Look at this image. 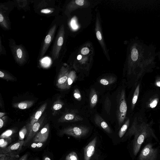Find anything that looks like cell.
I'll return each instance as SVG.
<instances>
[{
  "label": "cell",
  "instance_id": "cell-1",
  "mask_svg": "<svg viewBox=\"0 0 160 160\" xmlns=\"http://www.w3.org/2000/svg\"><path fill=\"white\" fill-rule=\"evenodd\" d=\"M153 124V120L148 122L142 111L134 117L132 125L126 135L129 137L134 136L132 152L134 156L138 152L146 138L152 137L157 140L152 128Z\"/></svg>",
  "mask_w": 160,
  "mask_h": 160
},
{
  "label": "cell",
  "instance_id": "cell-2",
  "mask_svg": "<svg viewBox=\"0 0 160 160\" xmlns=\"http://www.w3.org/2000/svg\"><path fill=\"white\" fill-rule=\"evenodd\" d=\"M116 115L119 126L122 124L126 118L127 106L125 99V92L122 89L118 95Z\"/></svg>",
  "mask_w": 160,
  "mask_h": 160
},
{
  "label": "cell",
  "instance_id": "cell-3",
  "mask_svg": "<svg viewBox=\"0 0 160 160\" xmlns=\"http://www.w3.org/2000/svg\"><path fill=\"white\" fill-rule=\"evenodd\" d=\"M89 132L88 127L82 126L69 127L63 130L62 134L72 136L77 138H80L85 136Z\"/></svg>",
  "mask_w": 160,
  "mask_h": 160
},
{
  "label": "cell",
  "instance_id": "cell-4",
  "mask_svg": "<svg viewBox=\"0 0 160 160\" xmlns=\"http://www.w3.org/2000/svg\"><path fill=\"white\" fill-rule=\"evenodd\" d=\"M158 149L154 148L151 143L147 144L142 150L138 157L139 160H156Z\"/></svg>",
  "mask_w": 160,
  "mask_h": 160
},
{
  "label": "cell",
  "instance_id": "cell-5",
  "mask_svg": "<svg viewBox=\"0 0 160 160\" xmlns=\"http://www.w3.org/2000/svg\"><path fill=\"white\" fill-rule=\"evenodd\" d=\"M64 27L62 26L58 31L52 52V58L53 60L58 59L59 52L63 42Z\"/></svg>",
  "mask_w": 160,
  "mask_h": 160
},
{
  "label": "cell",
  "instance_id": "cell-6",
  "mask_svg": "<svg viewBox=\"0 0 160 160\" xmlns=\"http://www.w3.org/2000/svg\"><path fill=\"white\" fill-rule=\"evenodd\" d=\"M57 28L56 24L54 25L49 31L46 36L41 52L40 57H43L46 52L52 40Z\"/></svg>",
  "mask_w": 160,
  "mask_h": 160
},
{
  "label": "cell",
  "instance_id": "cell-7",
  "mask_svg": "<svg viewBox=\"0 0 160 160\" xmlns=\"http://www.w3.org/2000/svg\"><path fill=\"white\" fill-rule=\"evenodd\" d=\"M24 140H19L4 148L1 149L0 154L11 153L17 154V153L21 150L22 147L24 145Z\"/></svg>",
  "mask_w": 160,
  "mask_h": 160
},
{
  "label": "cell",
  "instance_id": "cell-8",
  "mask_svg": "<svg viewBox=\"0 0 160 160\" xmlns=\"http://www.w3.org/2000/svg\"><path fill=\"white\" fill-rule=\"evenodd\" d=\"M12 54L15 60L18 62H23L25 59V51L21 45L11 46Z\"/></svg>",
  "mask_w": 160,
  "mask_h": 160
},
{
  "label": "cell",
  "instance_id": "cell-9",
  "mask_svg": "<svg viewBox=\"0 0 160 160\" xmlns=\"http://www.w3.org/2000/svg\"><path fill=\"white\" fill-rule=\"evenodd\" d=\"M97 137L94 138L84 148V160H90L94 153Z\"/></svg>",
  "mask_w": 160,
  "mask_h": 160
},
{
  "label": "cell",
  "instance_id": "cell-10",
  "mask_svg": "<svg viewBox=\"0 0 160 160\" xmlns=\"http://www.w3.org/2000/svg\"><path fill=\"white\" fill-rule=\"evenodd\" d=\"M48 134L49 128L46 126L37 134L33 139V141L36 142H44L48 139Z\"/></svg>",
  "mask_w": 160,
  "mask_h": 160
},
{
  "label": "cell",
  "instance_id": "cell-11",
  "mask_svg": "<svg viewBox=\"0 0 160 160\" xmlns=\"http://www.w3.org/2000/svg\"><path fill=\"white\" fill-rule=\"evenodd\" d=\"M94 120L96 124L105 132L109 133L112 132L109 126L100 115L96 114L94 116Z\"/></svg>",
  "mask_w": 160,
  "mask_h": 160
},
{
  "label": "cell",
  "instance_id": "cell-12",
  "mask_svg": "<svg viewBox=\"0 0 160 160\" xmlns=\"http://www.w3.org/2000/svg\"><path fill=\"white\" fill-rule=\"evenodd\" d=\"M159 94L156 93L152 95V96L149 98L147 101L145 102V106L144 107L148 109L154 108L157 105L159 100L160 96Z\"/></svg>",
  "mask_w": 160,
  "mask_h": 160
},
{
  "label": "cell",
  "instance_id": "cell-13",
  "mask_svg": "<svg viewBox=\"0 0 160 160\" xmlns=\"http://www.w3.org/2000/svg\"><path fill=\"white\" fill-rule=\"evenodd\" d=\"M40 126V124L39 122H36L33 125L29 131L27 138L24 141V145H25L32 139L39 130Z\"/></svg>",
  "mask_w": 160,
  "mask_h": 160
},
{
  "label": "cell",
  "instance_id": "cell-14",
  "mask_svg": "<svg viewBox=\"0 0 160 160\" xmlns=\"http://www.w3.org/2000/svg\"><path fill=\"white\" fill-rule=\"evenodd\" d=\"M83 119L80 116L75 113H68L63 117V120L66 122H78L82 121Z\"/></svg>",
  "mask_w": 160,
  "mask_h": 160
},
{
  "label": "cell",
  "instance_id": "cell-15",
  "mask_svg": "<svg viewBox=\"0 0 160 160\" xmlns=\"http://www.w3.org/2000/svg\"><path fill=\"white\" fill-rule=\"evenodd\" d=\"M140 82L138 83L133 93L131 103V109L132 110L134 109L138 99L140 92Z\"/></svg>",
  "mask_w": 160,
  "mask_h": 160
},
{
  "label": "cell",
  "instance_id": "cell-16",
  "mask_svg": "<svg viewBox=\"0 0 160 160\" xmlns=\"http://www.w3.org/2000/svg\"><path fill=\"white\" fill-rule=\"evenodd\" d=\"M90 104L91 108L95 107L98 102V95L95 89L92 88L90 93Z\"/></svg>",
  "mask_w": 160,
  "mask_h": 160
},
{
  "label": "cell",
  "instance_id": "cell-17",
  "mask_svg": "<svg viewBox=\"0 0 160 160\" xmlns=\"http://www.w3.org/2000/svg\"><path fill=\"white\" fill-rule=\"evenodd\" d=\"M19 155L14 153L0 154V160H18Z\"/></svg>",
  "mask_w": 160,
  "mask_h": 160
},
{
  "label": "cell",
  "instance_id": "cell-18",
  "mask_svg": "<svg viewBox=\"0 0 160 160\" xmlns=\"http://www.w3.org/2000/svg\"><path fill=\"white\" fill-rule=\"evenodd\" d=\"M130 119L128 118L122 125L118 132V136L120 138H122L126 132L130 124Z\"/></svg>",
  "mask_w": 160,
  "mask_h": 160
},
{
  "label": "cell",
  "instance_id": "cell-19",
  "mask_svg": "<svg viewBox=\"0 0 160 160\" xmlns=\"http://www.w3.org/2000/svg\"><path fill=\"white\" fill-rule=\"evenodd\" d=\"M76 75L74 71L71 72L68 74V78L66 83V87L69 88L76 78Z\"/></svg>",
  "mask_w": 160,
  "mask_h": 160
},
{
  "label": "cell",
  "instance_id": "cell-20",
  "mask_svg": "<svg viewBox=\"0 0 160 160\" xmlns=\"http://www.w3.org/2000/svg\"><path fill=\"white\" fill-rule=\"evenodd\" d=\"M116 78L115 77H110L101 79L100 82L103 85H106L114 83L116 81Z\"/></svg>",
  "mask_w": 160,
  "mask_h": 160
},
{
  "label": "cell",
  "instance_id": "cell-21",
  "mask_svg": "<svg viewBox=\"0 0 160 160\" xmlns=\"http://www.w3.org/2000/svg\"><path fill=\"white\" fill-rule=\"evenodd\" d=\"M12 139L9 137L7 138H0V147L1 149H3L5 148L9 143L11 142Z\"/></svg>",
  "mask_w": 160,
  "mask_h": 160
},
{
  "label": "cell",
  "instance_id": "cell-22",
  "mask_svg": "<svg viewBox=\"0 0 160 160\" xmlns=\"http://www.w3.org/2000/svg\"><path fill=\"white\" fill-rule=\"evenodd\" d=\"M7 21L6 20V18L4 16L3 14L1 11L0 13V24L3 27L8 29V27Z\"/></svg>",
  "mask_w": 160,
  "mask_h": 160
},
{
  "label": "cell",
  "instance_id": "cell-23",
  "mask_svg": "<svg viewBox=\"0 0 160 160\" xmlns=\"http://www.w3.org/2000/svg\"><path fill=\"white\" fill-rule=\"evenodd\" d=\"M104 108L108 114H110L111 107V102L110 99L107 97L104 102Z\"/></svg>",
  "mask_w": 160,
  "mask_h": 160
},
{
  "label": "cell",
  "instance_id": "cell-24",
  "mask_svg": "<svg viewBox=\"0 0 160 160\" xmlns=\"http://www.w3.org/2000/svg\"><path fill=\"white\" fill-rule=\"evenodd\" d=\"M66 160H79L77 154L75 152H72L66 157Z\"/></svg>",
  "mask_w": 160,
  "mask_h": 160
},
{
  "label": "cell",
  "instance_id": "cell-25",
  "mask_svg": "<svg viewBox=\"0 0 160 160\" xmlns=\"http://www.w3.org/2000/svg\"><path fill=\"white\" fill-rule=\"evenodd\" d=\"M138 52L137 49L133 48L132 49L131 53V57L132 60L134 61H136L138 59Z\"/></svg>",
  "mask_w": 160,
  "mask_h": 160
},
{
  "label": "cell",
  "instance_id": "cell-26",
  "mask_svg": "<svg viewBox=\"0 0 160 160\" xmlns=\"http://www.w3.org/2000/svg\"><path fill=\"white\" fill-rule=\"evenodd\" d=\"M68 74L67 70L65 71L64 74L58 80V82L60 84L65 83L67 80Z\"/></svg>",
  "mask_w": 160,
  "mask_h": 160
},
{
  "label": "cell",
  "instance_id": "cell-27",
  "mask_svg": "<svg viewBox=\"0 0 160 160\" xmlns=\"http://www.w3.org/2000/svg\"><path fill=\"white\" fill-rule=\"evenodd\" d=\"M12 133L13 131L12 130H7L1 134L0 137V138H9Z\"/></svg>",
  "mask_w": 160,
  "mask_h": 160
},
{
  "label": "cell",
  "instance_id": "cell-28",
  "mask_svg": "<svg viewBox=\"0 0 160 160\" xmlns=\"http://www.w3.org/2000/svg\"><path fill=\"white\" fill-rule=\"evenodd\" d=\"M74 98L78 101H80L82 99V96L78 89H75L73 92Z\"/></svg>",
  "mask_w": 160,
  "mask_h": 160
},
{
  "label": "cell",
  "instance_id": "cell-29",
  "mask_svg": "<svg viewBox=\"0 0 160 160\" xmlns=\"http://www.w3.org/2000/svg\"><path fill=\"white\" fill-rule=\"evenodd\" d=\"M27 130L25 128H23L19 132V140H23L26 134Z\"/></svg>",
  "mask_w": 160,
  "mask_h": 160
},
{
  "label": "cell",
  "instance_id": "cell-30",
  "mask_svg": "<svg viewBox=\"0 0 160 160\" xmlns=\"http://www.w3.org/2000/svg\"><path fill=\"white\" fill-rule=\"evenodd\" d=\"M18 106L20 109H24L27 108L28 105L26 103L20 102L18 104Z\"/></svg>",
  "mask_w": 160,
  "mask_h": 160
},
{
  "label": "cell",
  "instance_id": "cell-31",
  "mask_svg": "<svg viewBox=\"0 0 160 160\" xmlns=\"http://www.w3.org/2000/svg\"><path fill=\"white\" fill-rule=\"evenodd\" d=\"M71 24V26L73 29H76L78 28V26L75 19L73 18L72 19Z\"/></svg>",
  "mask_w": 160,
  "mask_h": 160
},
{
  "label": "cell",
  "instance_id": "cell-32",
  "mask_svg": "<svg viewBox=\"0 0 160 160\" xmlns=\"http://www.w3.org/2000/svg\"><path fill=\"white\" fill-rule=\"evenodd\" d=\"M81 53L84 55L88 54L89 52V49L86 47L83 48L81 51Z\"/></svg>",
  "mask_w": 160,
  "mask_h": 160
},
{
  "label": "cell",
  "instance_id": "cell-33",
  "mask_svg": "<svg viewBox=\"0 0 160 160\" xmlns=\"http://www.w3.org/2000/svg\"><path fill=\"white\" fill-rule=\"evenodd\" d=\"M154 84L157 87H160V76L156 78Z\"/></svg>",
  "mask_w": 160,
  "mask_h": 160
},
{
  "label": "cell",
  "instance_id": "cell-34",
  "mask_svg": "<svg viewBox=\"0 0 160 160\" xmlns=\"http://www.w3.org/2000/svg\"><path fill=\"white\" fill-rule=\"evenodd\" d=\"M52 12V10L48 8L43 9L41 10V12L45 14L49 13Z\"/></svg>",
  "mask_w": 160,
  "mask_h": 160
},
{
  "label": "cell",
  "instance_id": "cell-35",
  "mask_svg": "<svg viewBox=\"0 0 160 160\" xmlns=\"http://www.w3.org/2000/svg\"><path fill=\"white\" fill-rule=\"evenodd\" d=\"M42 111L41 110H39L37 111L35 115V118L36 119H38L41 117L42 114Z\"/></svg>",
  "mask_w": 160,
  "mask_h": 160
},
{
  "label": "cell",
  "instance_id": "cell-36",
  "mask_svg": "<svg viewBox=\"0 0 160 160\" xmlns=\"http://www.w3.org/2000/svg\"><path fill=\"white\" fill-rule=\"evenodd\" d=\"M62 107V105L60 104H57L54 105L53 108L55 110H58L60 109Z\"/></svg>",
  "mask_w": 160,
  "mask_h": 160
},
{
  "label": "cell",
  "instance_id": "cell-37",
  "mask_svg": "<svg viewBox=\"0 0 160 160\" xmlns=\"http://www.w3.org/2000/svg\"><path fill=\"white\" fill-rule=\"evenodd\" d=\"M84 2L83 0H76L75 1V3L78 5L82 6L84 4Z\"/></svg>",
  "mask_w": 160,
  "mask_h": 160
},
{
  "label": "cell",
  "instance_id": "cell-38",
  "mask_svg": "<svg viewBox=\"0 0 160 160\" xmlns=\"http://www.w3.org/2000/svg\"><path fill=\"white\" fill-rule=\"evenodd\" d=\"M97 37L98 39L99 40H101L102 39V37L101 34L99 31H97L96 33Z\"/></svg>",
  "mask_w": 160,
  "mask_h": 160
},
{
  "label": "cell",
  "instance_id": "cell-39",
  "mask_svg": "<svg viewBox=\"0 0 160 160\" xmlns=\"http://www.w3.org/2000/svg\"><path fill=\"white\" fill-rule=\"evenodd\" d=\"M28 157V154L26 153L22 156L18 160H27Z\"/></svg>",
  "mask_w": 160,
  "mask_h": 160
},
{
  "label": "cell",
  "instance_id": "cell-40",
  "mask_svg": "<svg viewBox=\"0 0 160 160\" xmlns=\"http://www.w3.org/2000/svg\"><path fill=\"white\" fill-rule=\"evenodd\" d=\"M3 122L1 118L0 119V128H1L3 126Z\"/></svg>",
  "mask_w": 160,
  "mask_h": 160
},
{
  "label": "cell",
  "instance_id": "cell-41",
  "mask_svg": "<svg viewBox=\"0 0 160 160\" xmlns=\"http://www.w3.org/2000/svg\"><path fill=\"white\" fill-rule=\"evenodd\" d=\"M4 76V74L1 71H0V77L3 78Z\"/></svg>",
  "mask_w": 160,
  "mask_h": 160
},
{
  "label": "cell",
  "instance_id": "cell-42",
  "mask_svg": "<svg viewBox=\"0 0 160 160\" xmlns=\"http://www.w3.org/2000/svg\"><path fill=\"white\" fill-rule=\"evenodd\" d=\"M43 160H51V159L48 157H45L43 158Z\"/></svg>",
  "mask_w": 160,
  "mask_h": 160
},
{
  "label": "cell",
  "instance_id": "cell-43",
  "mask_svg": "<svg viewBox=\"0 0 160 160\" xmlns=\"http://www.w3.org/2000/svg\"><path fill=\"white\" fill-rule=\"evenodd\" d=\"M82 56L81 55H79L77 57V59L78 60H80L82 58Z\"/></svg>",
  "mask_w": 160,
  "mask_h": 160
},
{
  "label": "cell",
  "instance_id": "cell-44",
  "mask_svg": "<svg viewBox=\"0 0 160 160\" xmlns=\"http://www.w3.org/2000/svg\"><path fill=\"white\" fill-rule=\"evenodd\" d=\"M5 114V113L3 112H0V118H1L2 116Z\"/></svg>",
  "mask_w": 160,
  "mask_h": 160
},
{
  "label": "cell",
  "instance_id": "cell-45",
  "mask_svg": "<svg viewBox=\"0 0 160 160\" xmlns=\"http://www.w3.org/2000/svg\"><path fill=\"white\" fill-rule=\"evenodd\" d=\"M159 132H160V124L159 125Z\"/></svg>",
  "mask_w": 160,
  "mask_h": 160
},
{
  "label": "cell",
  "instance_id": "cell-46",
  "mask_svg": "<svg viewBox=\"0 0 160 160\" xmlns=\"http://www.w3.org/2000/svg\"><path fill=\"white\" fill-rule=\"evenodd\" d=\"M34 160H39L38 159L36 158Z\"/></svg>",
  "mask_w": 160,
  "mask_h": 160
},
{
  "label": "cell",
  "instance_id": "cell-47",
  "mask_svg": "<svg viewBox=\"0 0 160 160\" xmlns=\"http://www.w3.org/2000/svg\"><path fill=\"white\" fill-rule=\"evenodd\" d=\"M159 122H160V121H159Z\"/></svg>",
  "mask_w": 160,
  "mask_h": 160
}]
</instances>
